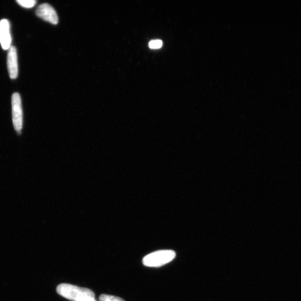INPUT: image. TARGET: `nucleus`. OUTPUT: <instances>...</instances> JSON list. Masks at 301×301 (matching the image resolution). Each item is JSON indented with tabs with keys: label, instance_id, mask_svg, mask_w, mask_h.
<instances>
[{
	"label": "nucleus",
	"instance_id": "6",
	"mask_svg": "<svg viewBox=\"0 0 301 301\" xmlns=\"http://www.w3.org/2000/svg\"><path fill=\"white\" fill-rule=\"evenodd\" d=\"M7 64L10 78L16 79L17 77L18 69L17 50L14 46H11L9 49Z\"/></svg>",
	"mask_w": 301,
	"mask_h": 301
},
{
	"label": "nucleus",
	"instance_id": "9",
	"mask_svg": "<svg viewBox=\"0 0 301 301\" xmlns=\"http://www.w3.org/2000/svg\"><path fill=\"white\" fill-rule=\"evenodd\" d=\"M149 47L152 49L161 48L163 46V42L161 40H153L149 43Z\"/></svg>",
	"mask_w": 301,
	"mask_h": 301
},
{
	"label": "nucleus",
	"instance_id": "7",
	"mask_svg": "<svg viewBox=\"0 0 301 301\" xmlns=\"http://www.w3.org/2000/svg\"><path fill=\"white\" fill-rule=\"evenodd\" d=\"M16 2L22 7L27 9L33 8L37 3L35 0H17Z\"/></svg>",
	"mask_w": 301,
	"mask_h": 301
},
{
	"label": "nucleus",
	"instance_id": "10",
	"mask_svg": "<svg viewBox=\"0 0 301 301\" xmlns=\"http://www.w3.org/2000/svg\"><path fill=\"white\" fill-rule=\"evenodd\" d=\"M82 301H96L95 299L94 298H88L85 300H83Z\"/></svg>",
	"mask_w": 301,
	"mask_h": 301
},
{
	"label": "nucleus",
	"instance_id": "1",
	"mask_svg": "<svg viewBox=\"0 0 301 301\" xmlns=\"http://www.w3.org/2000/svg\"><path fill=\"white\" fill-rule=\"evenodd\" d=\"M56 291L61 296L73 301L95 298L94 293L92 290L70 284L59 285L57 287Z\"/></svg>",
	"mask_w": 301,
	"mask_h": 301
},
{
	"label": "nucleus",
	"instance_id": "5",
	"mask_svg": "<svg viewBox=\"0 0 301 301\" xmlns=\"http://www.w3.org/2000/svg\"><path fill=\"white\" fill-rule=\"evenodd\" d=\"M0 43L4 50H8L11 47L10 23L7 19L0 21Z\"/></svg>",
	"mask_w": 301,
	"mask_h": 301
},
{
	"label": "nucleus",
	"instance_id": "3",
	"mask_svg": "<svg viewBox=\"0 0 301 301\" xmlns=\"http://www.w3.org/2000/svg\"><path fill=\"white\" fill-rule=\"evenodd\" d=\"M12 122L16 131L21 134L23 125V113L20 94L15 93L12 95Z\"/></svg>",
	"mask_w": 301,
	"mask_h": 301
},
{
	"label": "nucleus",
	"instance_id": "8",
	"mask_svg": "<svg viewBox=\"0 0 301 301\" xmlns=\"http://www.w3.org/2000/svg\"><path fill=\"white\" fill-rule=\"evenodd\" d=\"M99 301H125L123 298L108 294H102L99 297Z\"/></svg>",
	"mask_w": 301,
	"mask_h": 301
},
{
	"label": "nucleus",
	"instance_id": "4",
	"mask_svg": "<svg viewBox=\"0 0 301 301\" xmlns=\"http://www.w3.org/2000/svg\"><path fill=\"white\" fill-rule=\"evenodd\" d=\"M36 14L44 21L53 25L58 23V16L57 15L56 12L52 6L48 4H42L38 6Z\"/></svg>",
	"mask_w": 301,
	"mask_h": 301
},
{
	"label": "nucleus",
	"instance_id": "2",
	"mask_svg": "<svg viewBox=\"0 0 301 301\" xmlns=\"http://www.w3.org/2000/svg\"><path fill=\"white\" fill-rule=\"evenodd\" d=\"M176 253L172 250H161L145 256L143 264L146 267H159L174 260Z\"/></svg>",
	"mask_w": 301,
	"mask_h": 301
}]
</instances>
